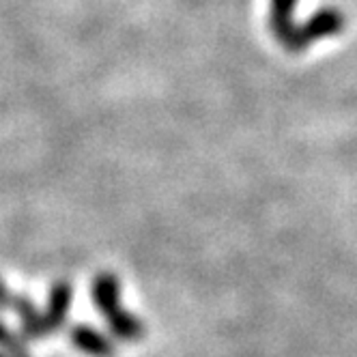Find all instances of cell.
I'll list each match as a JSON object with an SVG mask.
<instances>
[{
    "instance_id": "6da1fadb",
    "label": "cell",
    "mask_w": 357,
    "mask_h": 357,
    "mask_svg": "<svg viewBox=\"0 0 357 357\" xmlns=\"http://www.w3.org/2000/svg\"><path fill=\"white\" fill-rule=\"evenodd\" d=\"M93 301L119 340L136 342L144 338L142 321L130 314L121 305V282L116 280V275L99 273L93 280Z\"/></svg>"
},
{
    "instance_id": "277c9868",
    "label": "cell",
    "mask_w": 357,
    "mask_h": 357,
    "mask_svg": "<svg viewBox=\"0 0 357 357\" xmlns=\"http://www.w3.org/2000/svg\"><path fill=\"white\" fill-rule=\"evenodd\" d=\"M71 299H73V289H71L69 282H63V280H59V282H54L52 289H50L47 310L43 314H45L47 327H50L52 334L65 325L69 308H71Z\"/></svg>"
},
{
    "instance_id": "52a82bcc",
    "label": "cell",
    "mask_w": 357,
    "mask_h": 357,
    "mask_svg": "<svg viewBox=\"0 0 357 357\" xmlns=\"http://www.w3.org/2000/svg\"><path fill=\"white\" fill-rule=\"evenodd\" d=\"M0 347H5L11 353V357H31L22 338H17L3 321H0Z\"/></svg>"
},
{
    "instance_id": "5b68a950",
    "label": "cell",
    "mask_w": 357,
    "mask_h": 357,
    "mask_svg": "<svg viewBox=\"0 0 357 357\" xmlns=\"http://www.w3.org/2000/svg\"><path fill=\"white\" fill-rule=\"evenodd\" d=\"M69 336H71V342L86 355H93V357H112L114 355V344L110 342V338L99 334V331L91 325L71 327Z\"/></svg>"
},
{
    "instance_id": "7a4b0ae2",
    "label": "cell",
    "mask_w": 357,
    "mask_h": 357,
    "mask_svg": "<svg viewBox=\"0 0 357 357\" xmlns=\"http://www.w3.org/2000/svg\"><path fill=\"white\" fill-rule=\"evenodd\" d=\"M11 310L22 323V336L26 340H39L45 336H52V331L47 327L45 314L39 312L35 305L24 297V295H13L5 282L0 280V312Z\"/></svg>"
},
{
    "instance_id": "8992f818",
    "label": "cell",
    "mask_w": 357,
    "mask_h": 357,
    "mask_svg": "<svg viewBox=\"0 0 357 357\" xmlns=\"http://www.w3.org/2000/svg\"><path fill=\"white\" fill-rule=\"evenodd\" d=\"M297 0H271V31L278 43L289 50L295 26H293V9Z\"/></svg>"
},
{
    "instance_id": "ba28073f",
    "label": "cell",
    "mask_w": 357,
    "mask_h": 357,
    "mask_svg": "<svg viewBox=\"0 0 357 357\" xmlns=\"http://www.w3.org/2000/svg\"><path fill=\"white\" fill-rule=\"evenodd\" d=\"M0 357H3V355H0Z\"/></svg>"
},
{
    "instance_id": "3957f363",
    "label": "cell",
    "mask_w": 357,
    "mask_h": 357,
    "mask_svg": "<svg viewBox=\"0 0 357 357\" xmlns=\"http://www.w3.org/2000/svg\"><path fill=\"white\" fill-rule=\"evenodd\" d=\"M342 29H344V15L336 9H323L305 22L301 29H295L289 52H303V50L310 47L314 41L338 35Z\"/></svg>"
}]
</instances>
